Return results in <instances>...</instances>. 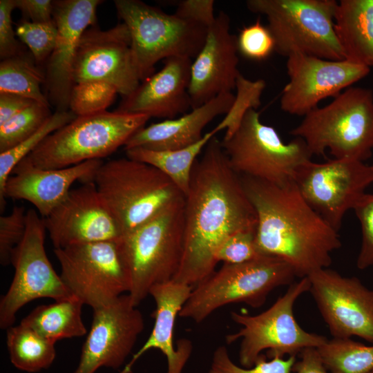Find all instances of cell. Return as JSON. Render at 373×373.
<instances>
[{
    "label": "cell",
    "instance_id": "1",
    "mask_svg": "<svg viewBox=\"0 0 373 373\" xmlns=\"http://www.w3.org/2000/svg\"><path fill=\"white\" fill-rule=\"evenodd\" d=\"M256 224L240 177L214 136L193 168L184 197L183 255L173 280L192 287L198 285L216 271V254L223 241Z\"/></svg>",
    "mask_w": 373,
    "mask_h": 373
},
{
    "label": "cell",
    "instance_id": "2",
    "mask_svg": "<svg viewBox=\"0 0 373 373\" xmlns=\"http://www.w3.org/2000/svg\"><path fill=\"white\" fill-rule=\"evenodd\" d=\"M240 177L256 213L260 254L284 260L300 278L329 267L331 254L341 246L338 233L306 202L295 182L279 186Z\"/></svg>",
    "mask_w": 373,
    "mask_h": 373
},
{
    "label": "cell",
    "instance_id": "3",
    "mask_svg": "<svg viewBox=\"0 0 373 373\" xmlns=\"http://www.w3.org/2000/svg\"><path fill=\"white\" fill-rule=\"evenodd\" d=\"M184 199L172 204L117 240L130 278L128 293L138 306L152 287L172 280L183 255Z\"/></svg>",
    "mask_w": 373,
    "mask_h": 373
},
{
    "label": "cell",
    "instance_id": "4",
    "mask_svg": "<svg viewBox=\"0 0 373 373\" xmlns=\"http://www.w3.org/2000/svg\"><path fill=\"white\" fill-rule=\"evenodd\" d=\"M290 134L303 139L312 155L329 150L334 159L363 162L373 149V92L350 86L323 107L304 116Z\"/></svg>",
    "mask_w": 373,
    "mask_h": 373
},
{
    "label": "cell",
    "instance_id": "5",
    "mask_svg": "<svg viewBox=\"0 0 373 373\" xmlns=\"http://www.w3.org/2000/svg\"><path fill=\"white\" fill-rule=\"evenodd\" d=\"M94 182L122 236L184 199L181 191L159 169L127 157L103 163Z\"/></svg>",
    "mask_w": 373,
    "mask_h": 373
},
{
    "label": "cell",
    "instance_id": "6",
    "mask_svg": "<svg viewBox=\"0 0 373 373\" xmlns=\"http://www.w3.org/2000/svg\"><path fill=\"white\" fill-rule=\"evenodd\" d=\"M150 118L117 111L77 116L48 135L23 160L44 169H63L102 160L124 146Z\"/></svg>",
    "mask_w": 373,
    "mask_h": 373
},
{
    "label": "cell",
    "instance_id": "7",
    "mask_svg": "<svg viewBox=\"0 0 373 373\" xmlns=\"http://www.w3.org/2000/svg\"><path fill=\"white\" fill-rule=\"evenodd\" d=\"M296 274L284 260L261 256L238 264H224L194 286L179 313L195 323L204 321L224 305L243 303L258 308L275 288L290 285Z\"/></svg>",
    "mask_w": 373,
    "mask_h": 373
},
{
    "label": "cell",
    "instance_id": "8",
    "mask_svg": "<svg viewBox=\"0 0 373 373\" xmlns=\"http://www.w3.org/2000/svg\"><path fill=\"white\" fill-rule=\"evenodd\" d=\"M334 0H248L247 8L264 15L275 51L288 57L303 54L344 60L334 29Z\"/></svg>",
    "mask_w": 373,
    "mask_h": 373
},
{
    "label": "cell",
    "instance_id": "9",
    "mask_svg": "<svg viewBox=\"0 0 373 373\" xmlns=\"http://www.w3.org/2000/svg\"><path fill=\"white\" fill-rule=\"evenodd\" d=\"M119 17L130 32L133 60L141 81L161 59L172 57L195 58L201 50L208 28L168 14L139 0H115Z\"/></svg>",
    "mask_w": 373,
    "mask_h": 373
},
{
    "label": "cell",
    "instance_id": "10",
    "mask_svg": "<svg viewBox=\"0 0 373 373\" xmlns=\"http://www.w3.org/2000/svg\"><path fill=\"white\" fill-rule=\"evenodd\" d=\"M309 289V280L304 277L289 285L286 292L262 313L231 312L232 321L241 328L227 335L226 342L231 344L241 339L239 361L242 367H253L264 350H267L270 359L283 358L296 356L307 347L318 348L328 341L325 336L303 329L294 317L296 300Z\"/></svg>",
    "mask_w": 373,
    "mask_h": 373
},
{
    "label": "cell",
    "instance_id": "11",
    "mask_svg": "<svg viewBox=\"0 0 373 373\" xmlns=\"http://www.w3.org/2000/svg\"><path fill=\"white\" fill-rule=\"evenodd\" d=\"M221 145L238 175L279 186L294 182L298 169L312 156L300 137L285 143L274 127L261 122L254 108L245 113L237 129L224 137Z\"/></svg>",
    "mask_w": 373,
    "mask_h": 373
},
{
    "label": "cell",
    "instance_id": "12",
    "mask_svg": "<svg viewBox=\"0 0 373 373\" xmlns=\"http://www.w3.org/2000/svg\"><path fill=\"white\" fill-rule=\"evenodd\" d=\"M54 253L69 292L93 309L128 293L130 278L117 241L73 245Z\"/></svg>",
    "mask_w": 373,
    "mask_h": 373
},
{
    "label": "cell",
    "instance_id": "13",
    "mask_svg": "<svg viewBox=\"0 0 373 373\" xmlns=\"http://www.w3.org/2000/svg\"><path fill=\"white\" fill-rule=\"evenodd\" d=\"M46 231L44 218L35 209L28 210L24 236L12 253L13 279L0 300V327L3 329L12 326L17 312L33 300H59L73 296L47 256Z\"/></svg>",
    "mask_w": 373,
    "mask_h": 373
},
{
    "label": "cell",
    "instance_id": "14",
    "mask_svg": "<svg viewBox=\"0 0 373 373\" xmlns=\"http://www.w3.org/2000/svg\"><path fill=\"white\" fill-rule=\"evenodd\" d=\"M294 182L311 207L338 232L346 212L373 183V168L355 160H310L298 169Z\"/></svg>",
    "mask_w": 373,
    "mask_h": 373
},
{
    "label": "cell",
    "instance_id": "15",
    "mask_svg": "<svg viewBox=\"0 0 373 373\" xmlns=\"http://www.w3.org/2000/svg\"><path fill=\"white\" fill-rule=\"evenodd\" d=\"M131 44L129 30L123 22L106 30L95 26L87 28L74 61V85L103 82L115 87L123 98L131 95L141 81Z\"/></svg>",
    "mask_w": 373,
    "mask_h": 373
},
{
    "label": "cell",
    "instance_id": "16",
    "mask_svg": "<svg viewBox=\"0 0 373 373\" xmlns=\"http://www.w3.org/2000/svg\"><path fill=\"white\" fill-rule=\"evenodd\" d=\"M318 310L336 338L353 336L373 344V290L356 277L327 268L307 276Z\"/></svg>",
    "mask_w": 373,
    "mask_h": 373
},
{
    "label": "cell",
    "instance_id": "17",
    "mask_svg": "<svg viewBox=\"0 0 373 373\" xmlns=\"http://www.w3.org/2000/svg\"><path fill=\"white\" fill-rule=\"evenodd\" d=\"M93 310L90 329L73 373H95L102 367L119 368L144 327L143 315L128 294Z\"/></svg>",
    "mask_w": 373,
    "mask_h": 373
},
{
    "label": "cell",
    "instance_id": "18",
    "mask_svg": "<svg viewBox=\"0 0 373 373\" xmlns=\"http://www.w3.org/2000/svg\"><path fill=\"white\" fill-rule=\"evenodd\" d=\"M289 82L284 87L280 108L290 115L305 116L329 97L366 77L370 68L344 60H328L294 54L287 60Z\"/></svg>",
    "mask_w": 373,
    "mask_h": 373
},
{
    "label": "cell",
    "instance_id": "19",
    "mask_svg": "<svg viewBox=\"0 0 373 373\" xmlns=\"http://www.w3.org/2000/svg\"><path fill=\"white\" fill-rule=\"evenodd\" d=\"M43 218L54 249L117 241L122 236L94 181L71 189L65 199Z\"/></svg>",
    "mask_w": 373,
    "mask_h": 373
},
{
    "label": "cell",
    "instance_id": "20",
    "mask_svg": "<svg viewBox=\"0 0 373 373\" xmlns=\"http://www.w3.org/2000/svg\"><path fill=\"white\" fill-rule=\"evenodd\" d=\"M99 0H61L54 1L53 19L57 28L54 50L47 61L46 90L49 102L58 111L69 110L74 86L73 64L81 37L95 26Z\"/></svg>",
    "mask_w": 373,
    "mask_h": 373
},
{
    "label": "cell",
    "instance_id": "21",
    "mask_svg": "<svg viewBox=\"0 0 373 373\" xmlns=\"http://www.w3.org/2000/svg\"><path fill=\"white\" fill-rule=\"evenodd\" d=\"M238 52L237 37L230 32V18L221 11L208 28L204 44L191 63V109L236 88L240 75Z\"/></svg>",
    "mask_w": 373,
    "mask_h": 373
},
{
    "label": "cell",
    "instance_id": "22",
    "mask_svg": "<svg viewBox=\"0 0 373 373\" xmlns=\"http://www.w3.org/2000/svg\"><path fill=\"white\" fill-rule=\"evenodd\" d=\"M103 163L102 160H91L66 168L44 169L22 160L7 180L4 196L29 202L46 218L65 199L73 183L94 181Z\"/></svg>",
    "mask_w": 373,
    "mask_h": 373
},
{
    "label": "cell",
    "instance_id": "23",
    "mask_svg": "<svg viewBox=\"0 0 373 373\" xmlns=\"http://www.w3.org/2000/svg\"><path fill=\"white\" fill-rule=\"evenodd\" d=\"M191 63L186 57L166 59L161 70L124 97L116 111L166 119L184 114L191 108L189 94Z\"/></svg>",
    "mask_w": 373,
    "mask_h": 373
},
{
    "label": "cell",
    "instance_id": "24",
    "mask_svg": "<svg viewBox=\"0 0 373 373\" xmlns=\"http://www.w3.org/2000/svg\"><path fill=\"white\" fill-rule=\"evenodd\" d=\"M193 287L186 284L170 280L152 287L149 295L155 303L153 329L141 348L133 355L131 361L119 373H131L134 363L146 352L155 349L166 357V373H182L192 352V343L182 339L175 346L173 333L175 319L187 300Z\"/></svg>",
    "mask_w": 373,
    "mask_h": 373
},
{
    "label": "cell",
    "instance_id": "25",
    "mask_svg": "<svg viewBox=\"0 0 373 373\" xmlns=\"http://www.w3.org/2000/svg\"><path fill=\"white\" fill-rule=\"evenodd\" d=\"M234 99L232 93H224L178 118L144 126L128 140L124 150L143 148L168 151L193 145L202 138V131L209 122L218 115L227 114Z\"/></svg>",
    "mask_w": 373,
    "mask_h": 373
},
{
    "label": "cell",
    "instance_id": "26",
    "mask_svg": "<svg viewBox=\"0 0 373 373\" xmlns=\"http://www.w3.org/2000/svg\"><path fill=\"white\" fill-rule=\"evenodd\" d=\"M334 19L345 59L373 66V0H341Z\"/></svg>",
    "mask_w": 373,
    "mask_h": 373
},
{
    "label": "cell",
    "instance_id": "27",
    "mask_svg": "<svg viewBox=\"0 0 373 373\" xmlns=\"http://www.w3.org/2000/svg\"><path fill=\"white\" fill-rule=\"evenodd\" d=\"M83 305L73 296L55 300L35 307L21 323L55 343L64 338L81 337L87 332L82 319Z\"/></svg>",
    "mask_w": 373,
    "mask_h": 373
},
{
    "label": "cell",
    "instance_id": "28",
    "mask_svg": "<svg viewBox=\"0 0 373 373\" xmlns=\"http://www.w3.org/2000/svg\"><path fill=\"white\" fill-rule=\"evenodd\" d=\"M214 136L211 131L204 134L202 138L195 144L180 149L153 151L133 148L125 151L127 157L159 169L175 184L185 197L197 157Z\"/></svg>",
    "mask_w": 373,
    "mask_h": 373
},
{
    "label": "cell",
    "instance_id": "29",
    "mask_svg": "<svg viewBox=\"0 0 373 373\" xmlns=\"http://www.w3.org/2000/svg\"><path fill=\"white\" fill-rule=\"evenodd\" d=\"M6 330L10 360L16 368L27 372H37L48 369L52 364L56 356L55 343L21 323Z\"/></svg>",
    "mask_w": 373,
    "mask_h": 373
},
{
    "label": "cell",
    "instance_id": "30",
    "mask_svg": "<svg viewBox=\"0 0 373 373\" xmlns=\"http://www.w3.org/2000/svg\"><path fill=\"white\" fill-rule=\"evenodd\" d=\"M32 54L21 51L0 63V93L18 95L44 106H50L41 89L46 76Z\"/></svg>",
    "mask_w": 373,
    "mask_h": 373
},
{
    "label": "cell",
    "instance_id": "31",
    "mask_svg": "<svg viewBox=\"0 0 373 373\" xmlns=\"http://www.w3.org/2000/svg\"><path fill=\"white\" fill-rule=\"evenodd\" d=\"M317 350L331 373H369L373 369V345L332 338Z\"/></svg>",
    "mask_w": 373,
    "mask_h": 373
},
{
    "label": "cell",
    "instance_id": "32",
    "mask_svg": "<svg viewBox=\"0 0 373 373\" xmlns=\"http://www.w3.org/2000/svg\"><path fill=\"white\" fill-rule=\"evenodd\" d=\"M77 115L70 110L57 111L33 135L12 149L0 153V208L6 205L4 189L7 180L15 166L32 153L48 135L65 126Z\"/></svg>",
    "mask_w": 373,
    "mask_h": 373
},
{
    "label": "cell",
    "instance_id": "33",
    "mask_svg": "<svg viewBox=\"0 0 373 373\" xmlns=\"http://www.w3.org/2000/svg\"><path fill=\"white\" fill-rule=\"evenodd\" d=\"M51 115L48 106L34 102L0 125V153L12 149L33 135Z\"/></svg>",
    "mask_w": 373,
    "mask_h": 373
},
{
    "label": "cell",
    "instance_id": "34",
    "mask_svg": "<svg viewBox=\"0 0 373 373\" xmlns=\"http://www.w3.org/2000/svg\"><path fill=\"white\" fill-rule=\"evenodd\" d=\"M265 87L264 80L251 82L240 74L236 83L238 93L234 102L224 118L211 130L212 133L216 135L226 129L224 137H229L238 127L245 113L250 108L256 109L260 104V98Z\"/></svg>",
    "mask_w": 373,
    "mask_h": 373
},
{
    "label": "cell",
    "instance_id": "35",
    "mask_svg": "<svg viewBox=\"0 0 373 373\" xmlns=\"http://www.w3.org/2000/svg\"><path fill=\"white\" fill-rule=\"evenodd\" d=\"M117 90L103 82H86L73 86L69 110L77 116L94 114L107 111L113 102Z\"/></svg>",
    "mask_w": 373,
    "mask_h": 373
},
{
    "label": "cell",
    "instance_id": "36",
    "mask_svg": "<svg viewBox=\"0 0 373 373\" xmlns=\"http://www.w3.org/2000/svg\"><path fill=\"white\" fill-rule=\"evenodd\" d=\"M296 361V356L267 361L262 354L253 367L247 368L233 363L226 347L220 345L213 352L207 373H291Z\"/></svg>",
    "mask_w": 373,
    "mask_h": 373
},
{
    "label": "cell",
    "instance_id": "37",
    "mask_svg": "<svg viewBox=\"0 0 373 373\" xmlns=\"http://www.w3.org/2000/svg\"><path fill=\"white\" fill-rule=\"evenodd\" d=\"M16 35L30 49L36 63L48 60L57 39V28L55 20L35 23L26 19L17 26Z\"/></svg>",
    "mask_w": 373,
    "mask_h": 373
},
{
    "label": "cell",
    "instance_id": "38",
    "mask_svg": "<svg viewBox=\"0 0 373 373\" xmlns=\"http://www.w3.org/2000/svg\"><path fill=\"white\" fill-rule=\"evenodd\" d=\"M256 225L239 230L227 237L216 251L217 262L238 264L263 256L256 245Z\"/></svg>",
    "mask_w": 373,
    "mask_h": 373
},
{
    "label": "cell",
    "instance_id": "39",
    "mask_svg": "<svg viewBox=\"0 0 373 373\" xmlns=\"http://www.w3.org/2000/svg\"><path fill=\"white\" fill-rule=\"evenodd\" d=\"M237 45L238 52L245 57L256 61L264 60L275 51L273 36L260 19L240 30Z\"/></svg>",
    "mask_w": 373,
    "mask_h": 373
},
{
    "label": "cell",
    "instance_id": "40",
    "mask_svg": "<svg viewBox=\"0 0 373 373\" xmlns=\"http://www.w3.org/2000/svg\"><path fill=\"white\" fill-rule=\"evenodd\" d=\"M26 228V211L15 206L8 215L0 217V263L10 265L12 253L22 240Z\"/></svg>",
    "mask_w": 373,
    "mask_h": 373
},
{
    "label": "cell",
    "instance_id": "41",
    "mask_svg": "<svg viewBox=\"0 0 373 373\" xmlns=\"http://www.w3.org/2000/svg\"><path fill=\"white\" fill-rule=\"evenodd\" d=\"M353 210L360 222L362 241L356 266L365 269L373 266V193H365Z\"/></svg>",
    "mask_w": 373,
    "mask_h": 373
},
{
    "label": "cell",
    "instance_id": "42",
    "mask_svg": "<svg viewBox=\"0 0 373 373\" xmlns=\"http://www.w3.org/2000/svg\"><path fill=\"white\" fill-rule=\"evenodd\" d=\"M15 0L0 1V57H12L22 50L15 37L12 23V12L15 9Z\"/></svg>",
    "mask_w": 373,
    "mask_h": 373
},
{
    "label": "cell",
    "instance_id": "43",
    "mask_svg": "<svg viewBox=\"0 0 373 373\" xmlns=\"http://www.w3.org/2000/svg\"><path fill=\"white\" fill-rule=\"evenodd\" d=\"M215 1L213 0H184L178 3L175 14L209 28L215 21Z\"/></svg>",
    "mask_w": 373,
    "mask_h": 373
},
{
    "label": "cell",
    "instance_id": "44",
    "mask_svg": "<svg viewBox=\"0 0 373 373\" xmlns=\"http://www.w3.org/2000/svg\"><path fill=\"white\" fill-rule=\"evenodd\" d=\"M26 20L35 23L53 20L54 1L50 0H15Z\"/></svg>",
    "mask_w": 373,
    "mask_h": 373
},
{
    "label": "cell",
    "instance_id": "45",
    "mask_svg": "<svg viewBox=\"0 0 373 373\" xmlns=\"http://www.w3.org/2000/svg\"><path fill=\"white\" fill-rule=\"evenodd\" d=\"M34 101L30 99L12 94L0 93V125L4 124L31 104Z\"/></svg>",
    "mask_w": 373,
    "mask_h": 373
},
{
    "label": "cell",
    "instance_id": "46",
    "mask_svg": "<svg viewBox=\"0 0 373 373\" xmlns=\"http://www.w3.org/2000/svg\"><path fill=\"white\" fill-rule=\"evenodd\" d=\"M300 360L296 361L293 372L296 373H327L321 357L316 347H307L300 353Z\"/></svg>",
    "mask_w": 373,
    "mask_h": 373
},
{
    "label": "cell",
    "instance_id": "47",
    "mask_svg": "<svg viewBox=\"0 0 373 373\" xmlns=\"http://www.w3.org/2000/svg\"><path fill=\"white\" fill-rule=\"evenodd\" d=\"M369 373H373V369Z\"/></svg>",
    "mask_w": 373,
    "mask_h": 373
},
{
    "label": "cell",
    "instance_id": "48",
    "mask_svg": "<svg viewBox=\"0 0 373 373\" xmlns=\"http://www.w3.org/2000/svg\"><path fill=\"white\" fill-rule=\"evenodd\" d=\"M372 168H373V164H372Z\"/></svg>",
    "mask_w": 373,
    "mask_h": 373
}]
</instances>
